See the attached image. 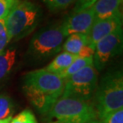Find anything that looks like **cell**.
Wrapping results in <instances>:
<instances>
[{"instance_id":"1","label":"cell","mask_w":123,"mask_h":123,"mask_svg":"<svg viewBox=\"0 0 123 123\" xmlns=\"http://www.w3.org/2000/svg\"><path fill=\"white\" fill-rule=\"evenodd\" d=\"M65 80L45 68L33 70L24 77V92L34 107L47 114L62 94Z\"/></svg>"},{"instance_id":"2","label":"cell","mask_w":123,"mask_h":123,"mask_svg":"<svg viewBox=\"0 0 123 123\" xmlns=\"http://www.w3.org/2000/svg\"><path fill=\"white\" fill-rule=\"evenodd\" d=\"M94 108L99 119L114 110L123 109L122 70H110L103 76L94 93Z\"/></svg>"},{"instance_id":"3","label":"cell","mask_w":123,"mask_h":123,"mask_svg":"<svg viewBox=\"0 0 123 123\" xmlns=\"http://www.w3.org/2000/svg\"><path fill=\"white\" fill-rule=\"evenodd\" d=\"M41 8L29 1L17 2L5 18L11 40L18 41L29 35L42 18Z\"/></svg>"},{"instance_id":"4","label":"cell","mask_w":123,"mask_h":123,"mask_svg":"<svg viewBox=\"0 0 123 123\" xmlns=\"http://www.w3.org/2000/svg\"><path fill=\"white\" fill-rule=\"evenodd\" d=\"M65 38L61 24L42 28L32 37L26 51V59L31 63L47 60L60 52Z\"/></svg>"},{"instance_id":"5","label":"cell","mask_w":123,"mask_h":123,"mask_svg":"<svg viewBox=\"0 0 123 123\" xmlns=\"http://www.w3.org/2000/svg\"><path fill=\"white\" fill-rule=\"evenodd\" d=\"M46 115V123H86L97 118L91 102L60 97Z\"/></svg>"},{"instance_id":"6","label":"cell","mask_w":123,"mask_h":123,"mask_svg":"<svg viewBox=\"0 0 123 123\" xmlns=\"http://www.w3.org/2000/svg\"><path fill=\"white\" fill-rule=\"evenodd\" d=\"M97 86L98 72L93 65H90L65 79L61 97L90 102L94 96Z\"/></svg>"},{"instance_id":"7","label":"cell","mask_w":123,"mask_h":123,"mask_svg":"<svg viewBox=\"0 0 123 123\" xmlns=\"http://www.w3.org/2000/svg\"><path fill=\"white\" fill-rule=\"evenodd\" d=\"M122 43L123 32L122 26L96 44L93 56V65L96 70H102L113 58L122 53Z\"/></svg>"},{"instance_id":"8","label":"cell","mask_w":123,"mask_h":123,"mask_svg":"<svg viewBox=\"0 0 123 123\" xmlns=\"http://www.w3.org/2000/svg\"><path fill=\"white\" fill-rule=\"evenodd\" d=\"M94 21V13L91 6L83 11L73 12L61 24V27L66 38L73 34H87Z\"/></svg>"},{"instance_id":"9","label":"cell","mask_w":123,"mask_h":123,"mask_svg":"<svg viewBox=\"0 0 123 123\" xmlns=\"http://www.w3.org/2000/svg\"><path fill=\"white\" fill-rule=\"evenodd\" d=\"M122 26V14H119L104 20L94 21L87 35V45L94 50L98 42L106 37L117 28Z\"/></svg>"},{"instance_id":"10","label":"cell","mask_w":123,"mask_h":123,"mask_svg":"<svg viewBox=\"0 0 123 123\" xmlns=\"http://www.w3.org/2000/svg\"><path fill=\"white\" fill-rule=\"evenodd\" d=\"M122 0H98L93 4V9L95 21L104 20L119 14Z\"/></svg>"},{"instance_id":"11","label":"cell","mask_w":123,"mask_h":123,"mask_svg":"<svg viewBox=\"0 0 123 123\" xmlns=\"http://www.w3.org/2000/svg\"><path fill=\"white\" fill-rule=\"evenodd\" d=\"M17 51L14 48H7L0 53V88L8 79L15 65Z\"/></svg>"},{"instance_id":"12","label":"cell","mask_w":123,"mask_h":123,"mask_svg":"<svg viewBox=\"0 0 123 123\" xmlns=\"http://www.w3.org/2000/svg\"><path fill=\"white\" fill-rule=\"evenodd\" d=\"M77 58V55H71L70 53L64 51V52L56 56L55 59L51 62L45 69L46 70L50 71V72L57 74L59 75L66 68H68L69 66Z\"/></svg>"},{"instance_id":"13","label":"cell","mask_w":123,"mask_h":123,"mask_svg":"<svg viewBox=\"0 0 123 123\" xmlns=\"http://www.w3.org/2000/svg\"><path fill=\"white\" fill-rule=\"evenodd\" d=\"M67 39L62 45L65 52L77 55L81 50L87 45V35L84 34H73L66 37Z\"/></svg>"},{"instance_id":"14","label":"cell","mask_w":123,"mask_h":123,"mask_svg":"<svg viewBox=\"0 0 123 123\" xmlns=\"http://www.w3.org/2000/svg\"><path fill=\"white\" fill-rule=\"evenodd\" d=\"M90 65H93V57L91 58H80L78 57L72 63L66 68L63 72H62L59 76L63 78L64 80L67 78L70 77L71 75L74 74L75 73L78 72L82 69Z\"/></svg>"},{"instance_id":"15","label":"cell","mask_w":123,"mask_h":123,"mask_svg":"<svg viewBox=\"0 0 123 123\" xmlns=\"http://www.w3.org/2000/svg\"><path fill=\"white\" fill-rule=\"evenodd\" d=\"M14 112V103L12 98L6 93L0 94V120L12 117Z\"/></svg>"},{"instance_id":"16","label":"cell","mask_w":123,"mask_h":123,"mask_svg":"<svg viewBox=\"0 0 123 123\" xmlns=\"http://www.w3.org/2000/svg\"><path fill=\"white\" fill-rule=\"evenodd\" d=\"M11 123H38V122L31 110H25L13 117Z\"/></svg>"},{"instance_id":"17","label":"cell","mask_w":123,"mask_h":123,"mask_svg":"<svg viewBox=\"0 0 123 123\" xmlns=\"http://www.w3.org/2000/svg\"><path fill=\"white\" fill-rule=\"evenodd\" d=\"M43 1L49 10L57 11L67 8L75 0H43Z\"/></svg>"},{"instance_id":"18","label":"cell","mask_w":123,"mask_h":123,"mask_svg":"<svg viewBox=\"0 0 123 123\" xmlns=\"http://www.w3.org/2000/svg\"><path fill=\"white\" fill-rule=\"evenodd\" d=\"M99 120L102 123H123V109L110 112Z\"/></svg>"},{"instance_id":"19","label":"cell","mask_w":123,"mask_h":123,"mask_svg":"<svg viewBox=\"0 0 123 123\" xmlns=\"http://www.w3.org/2000/svg\"><path fill=\"white\" fill-rule=\"evenodd\" d=\"M10 41H11V38L7 31L5 19L1 18L0 19V53L6 49Z\"/></svg>"},{"instance_id":"20","label":"cell","mask_w":123,"mask_h":123,"mask_svg":"<svg viewBox=\"0 0 123 123\" xmlns=\"http://www.w3.org/2000/svg\"><path fill=\"white\" fill-rule=\"evenodd\" d=\"M18 0H0V19H5Z\"/></svg>"},{"instance_id":"21","label":"cell","mask_w":123,"mask_h":123,"mask_svg":"<svg viewBox=\"0 0 123 123\" xmlns=\"http://www.w3.org/2000/svg\"><path fill=\"white\" fill-rule=\"evenodd\" d=\"M98 0H77L73 12L83 11L93 6Z\"/></svg>"},{"instance_id":"22","label":"cell","mask_w":123,"mask_h":123,"mask_svg":"<svg viewBox=\"0 0 123 123\" xmlns=\"http://www.w3.org/2000/svg\"><path fill=\"white\" fill-rule=\"evenodd\" d=\"M93 54H94V50L92 49L91 47H90L88 45H86L84 47H83L79 54L78 55V57L80 58H91L93 56Z\"/></svg>"},{"instance_id":"23","label":"cell","mask_w":123,"mask_h":123,"mask_svg":"<svg viewBox=\"0 0 123 123\" xmlns=\"http://www.w3.org/2000/svg\"><path fill=\"white\" fill-rule=\"evenodd\" d=\"M86 123H102V122H101V121L99 119L95 118V119L90 120V121H88L87 122H86Z\"/></svg>"},{"instance_id":"24","label":"cell","mask_w":123,"mask_h":123,"mask_svg":"<svg viewBox=\"0 0 123 123\" xmlns=\"http://www.w3.org/2000/svg\"><path fill=\"white\" fill-rule=\"evenodd\" d=\"M12 119V117H9L7 119H5V120H0V123H11V121Z\"/></svg>"}]
</instances>
